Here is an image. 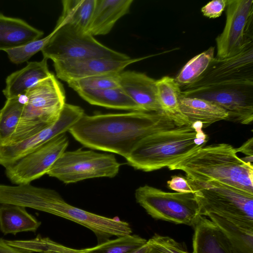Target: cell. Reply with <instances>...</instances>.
Masks as SVG:
<instances>
[{
	"mask_svg": "<svg viewBox=\"0 0 253 253\" xmlns=\"http://www.w3.org/2000/svg\"><path fill=\"white\" fill-rule=\"evenodd\" d=\"M177 126L163 112L130 111L84 114L68 132L83 146L126 159L137 143L153 132Z\"/></svg>",
	"mask_w": 253,
	"mask_h": 253,
	"instance_id": "6da1fadb",
	"label": "cell"
},
{
	"mask_svg": "<svg viewBox=\"0 0 253 253\" xmlns=\"http://www.w3.org/2000/svg\"><path fill=\"white\" fill-rule=\"evenodd\" d=\"M199 122L150 133L126 159L134 169L148 172L169 167L206 146L208 136Z\"/></svg>",
	"mask_w": 253,
	"mask_h": 253,
	"instance_id": "7a4b0ae2",
	"label": "cell"
},
{
	"mask_svg": "<svg viewBox=\"0 0 253 253\" xmlns=\"http://www.w3.org/2000/svg\"><path fill=\"white\" fill-rule=\"evenodd\" d=\"M237 153L227 143L205 146L168 169L183 171L188 179L217 181L253 194V164Z\"/></svg>",
	"mask_w": 253,
	"mask_h": 253,
	"instance_id": "3957f363",
	"label": "cell"
},
{
	"mask_svg": "<svg viewBox=\"0 0 253 253\" xmlns=\"http://www.w3.org/2000/svg\"><path fill=\"white\" fill-rule=\"evenodd\" d=\"M24 96L18 126L7 145L25 140L55 123L66 103L63 86L52 74L29 88Z\"/></svg>",
	"mask_w": 253,
	"mask_h": 253,
	"instance_id": "277c9868",
	"label": "cell"
},
{
	"mask_svg": "<svg viewBox=\"0 0 253 253\" xmlns=\"http://www.w3.org/2000/svg\"><path fill=\"white\" fill-rule=\"evenodd\" d=\"M187 180L198 200L201 216L214 214L253 231V194L217 181Z\"/></svg>",
	"mask_w": 253,
	"mask_h": 253,
	"instance_id": "5b68a950",
	"label": "cell"
},
{
	"mask_svg": "<svg viewBox=\"0 0 253 253\" xmlns=\"http://www.w3.org/2000/svg\"><path fill=\"white\" fill-rule=\"evenodd\" d=\"M53 33L41 51L44 58L53 62L86 58H130L102 44L89 33L69 24L56 26Z\"/></svg>",
	"mask_w": 253,
	"mask_h": 253,
	"instance_id": "8992f818",
	"label": "cell"
},
{
	"mask_svg": "<svg viewBox=\"0 0 253 253\" xmlns=\"http://www.w3.org/2000/svg\"><path fill=\"white\" fill-rule=\"evenodd\" d=\"M183 97L212 102L228 114L226 121L249 125L253 121V80L221 82L192 88L181 87Z\"/></svg>",
	"mask_w": 253,
	"mask_h": 253,
	"instance_id": "52a82bcc",
	"label": "cell"
},
{
	"mask_svg": "<svg viewBox=\"0 0 253 253\" xmlns=\"http://www.w3.org/2000/svg\"><path fill=\"white\" fill-rule=\"evenodd\" d=\"M134 195L136 202L156 219L194 227L201 216L194 192H168L144 185Z\"/></svg>",
	"mask_w": 253,
	"mask_h": 253,
	"instance_id": "ba28073f",
	"label": "cell"
},
{
	"mask_svg": "<svg viewBox=\"0 0 253 253\" xmlns=\"http://www.w3.org/2000/svg\"><path fill=\"white\" fill-rule=\"evenodd\" d=\"M120 166L112 154L79 148L63 152L46 174L70 184L93 178H113L118 173Z\"/></svg>",
	"mask_w": 253,
	"mask_h": 253,
	"instance_id": "9c48e42d",
	"label": "cell"
},
{
	"mask_svg": "<svg viewBox=\"0 0 253 253\" xmlns=\"http://www.w3.org/2000/svg\"><path fill=\"white\" fill-rule=\"evenodd\" d=\"M226 20L222 32L215 39V57L234 56L253 42V0H228Z\"/></svg>",
	"mask_w": 253,
	"mask_h": 253,
	"instance_id": "30bf717a",
	"label": "cell"
},
{
	"mask_svg": "<svg viewBox=\"0 0 253 253\" xmlns=\"http://www.w3.org/2000/svg\"><path fill=\"white\" fill-rule=\"evenodd\" d=\"M68 144L65 133L56 136L5 168L6 176L16 185L30 183L47 173Z\"/></svg>",
	"mask_w": 253,
	"mask_h": 253,
	"instance_id": "8fae6325",
	"label": "cell"
},
{
	"mask_svg": "<svg viewBox=\"0 0 253 253\" xmlns=\"http://www.w3.org/2000/svg\"><path fill=\"white\" fill-rule=\"evenodd\" d=\"M84 114L80 106L65 103L53 124L21 141L0 146V165L4 168L56 136L65 133Z\"/></svg>",
	"mask_w": 253,
	"mask_h": 253,
	"instance_id": "7c38bea8",
	"label": "cell"
},
{
	"mask_svg": "<svg viewBox=\"0 0 253 253\" xmlns=\"http://www.w3.org/2000/svg\"><path fill=\"white\" fill-rule=\"evenodd\" d=\"M238 80H253V42L234 56L224 58L214 57L195 82L182 87H197Z\"/></svg>",
	"mask_w": 253,
	"mask_h": 253,
	"instance_id": "4fadbf2b",
	"label": "cell"
},
{
	"mask_svg": "<svg viewBox=\"0 0 253 253\" xmlns=\"http://www.w3.org/2000/svg\"><path fill=\"white\" fill-rule=\"evenodd\" d=\"M149 56L126 60L86 58L53 62L56 76L66 82L111 73H119L127 66Z\"/></svg>",
	"mask_w": 253,
	"mask_h": 253,
	"instance_id": "5bb4252c",
	"label": "cell"
},
{
	"mask_svg": "<svg viewBox=\"0 0 253 253\" xmlns=\"http://www.w3.org/2000/svg\"><path fill=\"white\" fill-rule=\"evenodd\" d=\"M119 81L120 87L142 112H162L158 99L157 80L144 73L126 71L119 73Z\"/></svg>",
	"mask_w": 253,
	"mask_h": 253,
	"instance_id": "9a60e30c",
	"label": "cell"
},
{
	"mask_svg": "<svg viewBox=\"0 0 253 253\" xmlns=\"http://www.w3.org/2000/svg\"><path fill=\"white\" fill-rule=\"evenodd\" d=\"M193 227L192 253H234L225 234L211 220L201 216Z\"/></svg>",
	"mask_w": 253,
	"mask_h": 253,
	"instance_id": "2e32d148",
	"label": "cell"
},
{
	"mask_svg": "<svg viewBox=\"0 0 253 253\" xmlns=\"http://www.w3.org/2000/svg\"><path fill=\"white\" fill-rule=\"evenodd\" d=\"M47 59L33 61L20 70L9 75L5 80L2 92L6 99L24 96L28 90L40 81L49 77Z\"/></svg>",
	"mask_w": 253,
	"mask_h": 253,
	"instance_id": "e0dca14e",
	"label": "cell"
},
{
	"mask_svg": "<svg viewBox=\"0 0 253 253\" xmlns=\"http://www.w3.org/2000/svg\"><path fill=\"white\" fill-rule=\"evenodd\" d=\"M133 0H96L87 32L92 36L108 34L116 23L129 12Z\"/></svg>",
	"mask_w": 253,
	"mask_h": 253,
	"instance_id": "ac0fdd59",
	"label": "cell"
},
{
	"mask_svg": "<svg viewBox=\"0 0 253 253\" xmlns=\"http://www.w3.org/2000/svg\"><path fill=\"white\" fill-rule=\"evenodd\" d=\"M43 32L24 20L0 13V50L4 51L40 39Z\"/></svg>",
	"mask_w": 253,
	"mask_h": 253,
	"instance_id": "d6986e66",
	"label": "cell"
},
{
	"mask_svg": "<svg viewBox=\"0 0 253 253\" xmlns=\"http://www.w3.org/2000/svg\"><path fill=\"white\" fill-rule=\"evenodd\" d=\"M157 96L161 111L170 118L177 126L192 123L182 113L179 99L181 87L173 78L165 76L156 82Z\"/></svg>",
	"mask_w": 253,
	"mask_h": 253,
	"instance_id": "ffe728a7",
	"label": "cell"
},
{
	"mask_svg": "<svg viewBox=\"0 0 253 253\" xmlns=\"http://www.w3.org/2000/svg\"><path fill=\"white\" fill-rule=\"evenodd\" d=\"M180 109L191 123L199 122L203 128L221 121L226 120L228 113L216 104L207 100L181 96Z\"/></svg>",
	"mask_w": 253,
	"mask_h": 253,
	"instance_id": "44dd1931",
	"label": "cell"
},
{
	"mask_svg": "<svg viewBox=\"0 0 253 253\" xmlns=\"http://www.w3.org/2000/svg\"><path fill=\"white\" fill-rule=\"evenodd\" d=\"M76 92L84 100L92 105L114 109L142 112L120 87L101 89H83Z\"/></svg>",
	"mask_w": 253,
	"mask_h": 253,
	"instance_id": "7402d4cb",
	"label": "cell"
},
{
	"mask_svg": "<svg viewBox=\"0 0 253 253\" xmlns=\"http://www.w3.org/2000/svg\"><path fill=\"white\" fill-rule=\"evenodd\" d=\"M41 222L23 207L1 204L0 206V230L4 234L15 235L22 232H36Z\"/></svg>",
	"mask_w": 253,
	"mask_h": 253,
	"instance_id": "603a6c76",
	"label": "cell"
},
{
	"mask_svg": "<svg viewBox=\"0 0 253 253\" xmlns=\"http://www.w3.org/2000/svg\"><path fill=\"white\" fill-rule=\"evenodd\" d=\"M96 0H64L63 10L56 26L69 24L87 32Z\"/></svg>",
	"mask_w": 253,
	"mask_h": 253,
	"instance_id": "cb8c5ba5",
	"label": "cell"
},
{
	"mask_svg": "<svg viewBox=\"0 0 253 253\" xmlns=\"http://www.w3.org/2000/svg\"><path fill=\"white\" fill-rule=\"evenodd\" d=\"M207 216L223 232L234 253H253V231L244 229L214 214Z\"/></svg>",
	"mask_w": 253,
	"mask_h": 253,
	"instance_id": "d4e9b609",
	"label": "cell"
},
{
	"mask_svg": "<svg viewBox=\"0 0 253 253\" xmlns=\"http://www.w3.org/2000/svg\"><path fill=\"white\" fill-rule=\"evenodd\" d=\"M25 101L21 96L6 99L0 110V146L8 145L16 131Z\"/></svg>",
	"mask_w": 253,
	"mask_h": 253,
	"instance_id": "484cf974",
	"label": "cell"
},
{
	"mask_svg": "<svg viewBox=\"0 0 253 253\" xmlns=\"http://www.w3.org/2000/svg\"><path fill=\"white\" fill-rule=\"evenodd\" d=\"M214 47L207 50L191 58L182 68L174 79L180 87L189 85L204 73L214 57Z\"/></svg>",
	"mask_w": 253,
	"mask_h": 253,
	"instance_id": "4316f807",
	"label": "cell"
},
{
	"mask_svg": "<svg viewBox=\"0 0 253 253\" xmlns=\"http://www.w3.org/2000/svg\"><path fill=\"white\" fill-rule=\"evenodd\" d=\"M147 240L135 234H129L109 239L97 245L84 249L82 253H127Z\"/></svg>",
	"mask_w": 253,
	"mask_h": 253,
	"instance_id": "83f0119b",
	"label": "cell"
},
{
	"mask_svg": "<svg viewBox=\"0 0 253 253\" xmlns=\"http://www.w3.org/2000/svg\"><path fill=\"white\" fill-rule=\"evenodd\" d=\"M9 245L32 252L50 253L57 252H72L75 250L56 243L49 238L38 235L36 238L27 240H6Z\"/></svg>",
	"mask_w": 253,
	"mask_h": 253,
	"instance_id": "f1b7e54d",
	"label": "cell"
},
{
	"mask_svg": "<svg viewBox=\"0 0 253 253\" xmlns=\"http://www.w3.org/2000/svg\"><path fill=\"white\" fill-rule=\"evenodd\" d=\"M119 73L101 74L71 80L67 83L76 91L83 89H101L119 87Z\"/></svg>",
	"mask_w": 253,
	"mask_h": 253,
	"instance_id": "f546056e",
	"label": "cell"
},
{
	"mask_svg": "<svg viewBox=\"0 0 253 253\" xmlns=\"http://www.w3.org/2000/svg\"><path fill=\"white\" fill-rule=\"evenodd\" d=\"M53 31L45 37L31 42L25 45L7 50L5 52L11 62L21 64L28 61L38 52L41 51L53 35Z\"/></svg>",
	"mask_w": 253,
	"mask_h": 253,
	"instance_id": "4dcf8cb0",
	"label": "cell"
},
{
	"mask_svg": "<svg viewBox=\"0 0 253 253\" xmlns=\"http://www.w3.org/2000/svg\"><path fill=\"white\" fill-rule=\"evenodd\" d=\"M149 253H189L170 237L155 234L147 240Z\"/></svg>",
	"mask_w": 253,
	"mask_h": 253,
	"instance_id": "1f68e13d",
	"label": "cell"
},
{
	"mask_svg": "<svg viewBox=\"0 0 253 253\" xmlns=\"http://www.w3.org/2000/svg\"><path fill=\"white\" fill-rule=\"evenodd\" d=\"M228 0H215L204 6L201 11L203 15L210 18L219 17L226 7Z\"/></svg>",
	"mask_w": 253,
	"mask_h": 253,
	"instance_id": "d6a6232c",
	"label": "cell"
},
{
	"mask_svg": "<svg viewBox=\"0 0 253 253\" xmlns=\"http://www.w3.org/2000/svg\"><path fill=\"white\" fill-rule=\"evenodd\" d=\"M168 187L178 193L194 192L187 178L178 175L172 176L167 182Z\"/></svg>",
	"mask_w": 253,
	"mask_h": 253,
	"instance_id": "836d02e7",
	"label": "cell"
},
{
	"mask_svg": "<svg viewBox=\"0 0 253 253\" xmlns=\"http://www.w3.org/2000/svg\"><path fill=\"white\" fill-rule=\"evenodd\" d=\"M0 253H33L22 249L8 245L4 239L0 238Z\"/></svg>",
	"mask_w": 253,
	"mask_h": 253,
	"instance_id": "e575fe53",
	"label": "cell"
},
{
	"mask_svg": "<svg viewBox=\"0 0 253 253\" xmlns=\"http://www.w3.org/2000/svg\"><path fill=\"white\" fill-rule=\"evenodd\" d=\"M253 138L248 140L243 145L238 148H236L237 152H241L247 155L248 158L253 159Z\"/></svg>",
	"mask_w": 253,
	"mask_h": 253,
	"instance_id": "d590c367",
	"label": "cell"
},
{
	"mask_svg": "<svg viewBox=\"0 0 253 253\" xmlns=\"http://www.w3.org/2000/svg\"><path fill=\"white\" fill-rule=\"evenodd\" d=\"M149 253V247L147 243L144 244L143 245L136 248L127 253Z\"/></svg>",
	"mask_w": 253,
	"mask_h": 253,
	"instance_id": "8d00e7d4",
	"label": "cell"
},
{
	"mask_svg": "<svg viewBox=\"0 0 253 253\" xmlns=\"http://www.w3.org/2000/svg\"><path fill=\"white\" fill-rule=\"evenodd\" d=\"M83 251V249H75L74 251L72 252H57L50 253H82Z\"/></svg>",
	"mask_w": 253,
	"mask_h": 253,
	"instance_id": "74e56055",
	"label": "cell"
}]
</instances>
